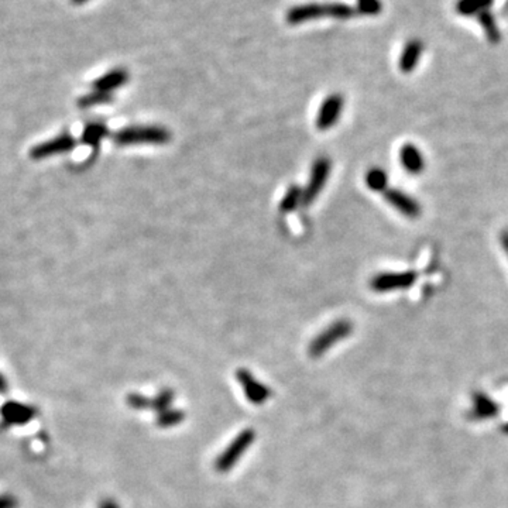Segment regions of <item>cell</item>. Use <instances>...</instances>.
Segmentation results:
<instances>
[{"label":"cell","instance_id":"11","mask_svg":"<svg viewBox=\"0 0 508 508\" xmlns=\"http://www.w3.org/2000/svg\"><path fill=\"white\" fill-rule=\"evenodd\" d=\"M366 185L374 192H384L386 190H388L387 173L380 167L370 168L366 174Z\"/></svg>","mask_w":508,"mask_h":508},{"label":"cell","instance_id":"4","mask_svg":"<svg viewBox=\"0 0 508 508\" xmlns=\"http://www.w3.org/2000/svg\"><path fill=\"white\" fill-rule=\"evenodd\" d=\"M417 274L414 271L379 272L370 279V288L376 292H390L407 289L414 285Z\"/></svg>","mask_w":508,"mask_h":508},{"label":"cell","instance_id":"10","mask_svg":"<svg viewBox=\"0 0 508 508\" xmlns=\"http://www.w3.org/2000/svg\"><path fill=\"white\" fill-rule=\"evenodd\" d=\"M493 3L495 0H459L456 3V11L462 16H479L490 10Z\"/></svg>","mask_w":508,"mask_h":508},{"label":"cell","instance_id":"6","mask_svg":"<svg viewBox=\"0 0 508 508\" xmlns=\"http://www.w3.org/2000/svg\"><path fill=\"white\" fill-rule=\"evenodd\" d=\"M383 194H384L386 201L394 209H397L403 217H405L408 219H417L421 217L422 208H421L420 202L417 200H414L411 195L405 194L404 191L396 190V188H388Z\"/></svg>","mask_w":508,"mask_h":508},{"label":"cell","instance_id":"17","mask_svg":"<svg viewBox=\"0 0 508 508\" xmlns=\"http://www.w3.org/2000/svg\"><path fill=\"white\" fill-rule=\"evenodd\" d=\"M0 508H17L16 497L8 496V495L0 496Z\"/></svg>","mask_w":508,"mask_h":508},{"label":"cell","instance_id":"20","mask_svg":"<svg viewBox=\"0 0 508 508\" xmlns=\"http://www.w3.org/2000/svg\"><path fill=\"white\" fill-rule=\"evenodd\" d=\"M6 387H7V386H6V381H4V379L0 376V391H1V393L6 391Z\"/></svg>","mask_w":508,"mask_h":508},{"label":"cell","instance_id":"14","mask_svg":"<svg viewBox=\"0 0 508 508\" xmlns=\"http://www.w3.org/2000/svg\"><path fill=\"white\" fill-rule=\"evenodd\" d=\"M127 79V74L125 71H115L112 74H109L108 76H105L103 79H100L98 82V88L100 91H112L120 85H123Z\"/></svg>","mask_w":508,"mask_h":508},{"label":"cell","instance_id":"12","mask_svg":"<svg viewBox=\"0 0 508 508\" xmlns=\"http://www.w3.org/2000/svg\"><path fill=\"white\" fill-rule=\"evenodd\" d=\"M302 194L304 190L299 185H291L279 202V211L284 214L295 211L299 205H302Z\"/></svg>","mask_w":508,"mask_h":508},{"label":"cell","instance_id":"16","mask_svg":"<svg viewBox=\"0 0 508 508\" xmlns=\"http://www.w3.org/2000/svg\"><path fill=\"white\" fill-rule=\"evenodd\" d=\"M359 8L364 14H379L381 10V3L379 0H359Z\"/></svg>","mask_w":508,"mask_h":508},{"label":"cell","instance_id":"18","mask_svg":"<svg viewBox=\"0 0 508 508\" xmlns=\"http://www.w3.org/2000/svg\"><path fill=\"white\" fill-rule=\"evenodd\" d=\"M500 243H502V248H503L504 253L507 254L508 257V229L500 235Z\"/></svg>","mask_w":508,"mask_h":508},{"label":"cell","instance_id":"1","mask_svg":"<svg viewBox=\"0 0 508 508\" xmlns=\"http://www.w3.org/2000/svg\"><path fill=\"white\" fill-rule=\"evenodd\" d=\"M170 140L171 133L163 126H132L115 134V142L120 146L166 144Z\"/></svg>","mask_w":508,"mask_h":508},{"label":"cell","instance_id":"8","mask_svg":"<svg viewBox=\"0 0 508 508\" xmlns=\"http://www.w3.org/2000/svg\"><path fill=\"white\" fill-rule=\"evenodd\" d=\"M400 161L404 170L411 175H420L425 170V157L422 151L412 143L403 146L400 151Z\"/></svg>","mask_w":508,"mask_h":508},{"label":"cell","instance_id":"15","mask_svg":"<svg viewBox=\"0 0 508 508\" xmlns=\"http://www.w3.org/2000/svg\"><path fill=\"white\" fill-rule=\"evenodd\" d=\"M106 134V127L103 125H93L85 133V140L88 143H96L103 139Z\"/></svg>","mask_w":508,"mask_h":508},{"label":"cell","instance_id":"7","mask_svg":"<svg viewBox=\"0 0 508 508\" xmlns=\"http://www.w3.org/2000/svg\"><path fill=\"white\" fill-rule=\"evenodd\" d=\"M0 415L10 425H23L35 417V410L17 401H7L0 407Z\"/></svg>","mask_w":508,"mask_h":508},{"label":"cell","instance_id":"5","mask_svg":"<svg viewBox=\"0 0 508 508\" xmlns=\"http://www.w3.org/2000/svg\"><path fill=\"white\" fill-rule=\"evenodd\" d=\"M343 106H345V100H343L342 95H339V93L329 95L319 108V112L316 116V127L321 132L332 129L340 119Z\"/></svg>","mask_w":508,"mask_h":508},{"label":"cell","instance_id":"13","mask_svg":"<svg viewBox=\"0 0 508 508\" xmlns=\"http://www.w3.org/2000/svg\"><path fill=\"white\" fill-rule=\"evenodd\" d=\"M479 18V23L480 25L483 27L485 33H486V37L490 42L493 44H497L500 40H502V34H500V28L496 23V18L495 16L487 10V11H483L478 16Z\"/></svg>","mask_w":508,"mask_h":508},{"label":"cell","instance_id":"9","mask_svg":"<svg viewBox=\"0 0 508 508\" xmlns=\"http://www.w3.org/2000/svg\"><path fill=\"white\" fill-rule=\"evenodd\" d=\"M424 52V44L420 40H411L405 44L403 52H401V58H400V69L404 74H410L412 72L417 65L421 61Z\"/></svg>","mask_w":508,"mask_h":508},{"label":"cell","instance_id":"2","mask_svg":"<svg viewBox=\"0 0 508 508\" xmlns=\"http://www.w3.org/2000/svg\"><path fill=\"white\" fill-rule=\"evenodd\" d=\"M330 170H332V163L328 157H319L313 161L308 184L304 188V194H302L304 207H309L319 197L321 191L326 185V181L329 180Z\"/></svg>","mask_w":508,"mask_h":508},{"label":"cell","instance_id":"21","mask_svg":"<svg viewBox=\"0 0 508 508\" xmlns=\"http://www.w3.org/2000/svg\"><path fill=\"white\" fill-rule=\"evenodd\" d=\"M507 7H508V1H507Z\"/></svg>","mask_w":508,"mask_h":508},{"label":"cell","instance_id":"3","mask_svg":"<svg viewBox=\"0 0 508 508\" xmlns=\"http://www.w3.org/2000/svg\"><path fill=\"white\" fill-rule=\"evenodd\" d=\"M353 330V325L350 321L347 319H340L336 321L335 323H332L329 328H326L319 336H316L311 346V354L312 356H321L322 353H325L330 346H333L335 343L343 340L346 336H349Z\"/></svg>","mask_w":508,"mask_h":508},{"label":"cell","instance_id":"19","mask_svg":"<svg viewBox=\"0 0 508 508\" xmlns=\"http://www.w3.org/2000/svg\"><path fill=\"white\" fill-rule=\"evenodd\" d=\"M100 508H117L116 506H115V503H112V502H105L102 506H100Z\"/></svg>","mask_w":508,"mask_h":508}]
</instances>
